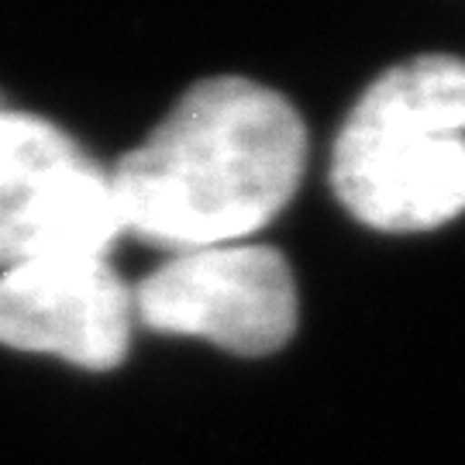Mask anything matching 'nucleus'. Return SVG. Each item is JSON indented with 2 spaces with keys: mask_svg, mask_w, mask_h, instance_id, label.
<instances>
[{
  "mask_svg": "<svg viewBox=\"0 0 465 465\" xmlns=\"http://www.w3.org/2000/svg\"><path fill=\"white\" fill-rule=\"evenodd\" d=\"M134 321L163 334L207 338L234 355H269L297 328V286L276 249L214 245L169 255L132 290Z\"/></svg>",
  "mask_w": 465,
  "mask_h": 465,
  "instance_id": "20e7f679",
  "label": "nucleus"
},
{
  "mask_svg": "<svg viewBox=\"0 0 465 465\" xmlns=\"http://www.w3.org/2000/svg\"><path fill=\"white\" fill-rule=\"evenodd\" d=\"M303 159L307 132L286 97L203 80L111 173L121 232L169 255L234 245L293 200Z\"/></svg>",
  "mask_w": 465,
  "mask_h": 465,
  "instance_id": "f257e3e1",
  "label": "nucleus"
},
{
  "mask_svg": "<svg viewBox=\"0 0 465 465\" xmlns=\"http://www.w3.org/2000/svg\"><path fill=\"white\" fill-rule=\"evenodd\" d=\"M134 293L107 255H59L0 272V345L114 369L132 341Z\"/></svg>",
  "mask_w": 465,
  "mask_h": 465,
  "instance_id": "39448f33",
  "label": "nucleus"
},
{
  "mask_svg": "<svg viewBox=\"0 0 465 465\" xmlns=\"http://www.w3.org/2000/svg\"><path fill=\"white\" fill-rule=\"evenodd\" d=\"M117 234L111 173L63 128L0 111V272L59 255H107Z\"/></svg>",
  "mask_w": 465,
  "mask_h": 465,
  "instance_id": "7ed1b4c3",
  "label": "nucleus"
},
{
  "mask_svg": "<svg viewBox=\"0 0 465 465\" xmlns=\"http://www.w3.org/2000/svg\"><path fill=\"white\" fill-rule=\"evenodd\" d=\"M331 183L376 232H428L465 211V63L420 55L386 69L345 117Z\"/></svg>",
  "mask_w": 465,
  "mask_h": 465,
  "instance_id": "f03ea898",
  "label": "nucleus"
}]
</instances>
